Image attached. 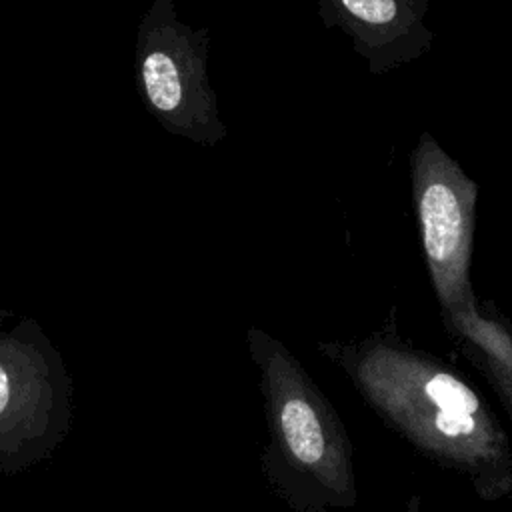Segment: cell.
<instances>
[{"label":"cell","mask_w":512,"mask_h":512,"mask_svg":"<svg viewBox=\"0 0 512 512\" xmlns=\"http://www.w3.org/2000/svg\"><path fill=\"white\" fill-rule=\"evenodd\" d=\"M316 348L418 454L464 476L482 500L512 494V448L494 408L454 364L404 340L394 312L364 338Z\"/></svg>","instance_id":"cell-1"},{"label":"cell","mask_w":512,"mask_h":512,"mask_svg":"<svg viewBox=\"0 0 512 512\" xmlns=\"http://www.w3.org/2000/svg\"><path fill=\"white\" fill-rule=\"evenodd\" d=\"M8 396H10V380H8L6 370L0 366V412L6 408Z\"/></svg>","instance_id":"cell-6"},{"label":"cell","mask_w":512,"mask_h":512,"mask_svg":"<svg viewBox=\"0 0 512 512\" xmlns=\"http://www.w3.org/2000/svg\"><path fill=\"white\" fill-rule=\"evenodd\" d=\"M428 6L430 0H318V14L326 28L350 38L370 74H386L430 50Z\"/></svg>","instance_id":"cell-4"},{"label":"cell","mask_w":512,"mask_h":512,"mask_svg":"<svg viewBox=\"0 0 512 512\" xmlns=\"http://www.w3.org/2000/svg\"><path fill=\"white\" fill-rule=\"evenodd\" d=\"M456 350L482 374L512 424V322L492 302L444 326Z\"/></svg>","instance_id":"cell-5"},{"label":"cell","mask_w":512,"mask_h":512,"mask_svg":"<svg viewBox=\"0 0 512 512\" xmlns=\"http://www.w3.org/2000/svg\"><path fill=\"white\" fill-rule=\"evenodd\" d=\"M408 172L422 256L446 326L478 310L470 278L478 184L428 130L408 154Z\"/></svg>","instance_id":"cell-3"},{"label":"cell","mask_w":512,"mask_h":512,"mask_svg":"<svg viewBox=\"0 0 512 512\" xmlns=\"http://www.w3.org/2000/svg\"><path fill=\"white\" fill-rule=\"evenodd\" d=\"M266 424L260 470L292 512L352 510L358 500L348 430L298 356L262 328L246 334Z\"/></svg>","instance_id":"cell-2"}]
</instances>
